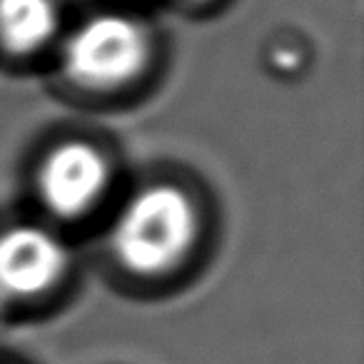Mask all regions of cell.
I'll return each mask as SVG.
<instances>
[{"label": "cell", "instance_id": "cell-6", "mask_svg": "<svg viewBox=\"0 0 364 364\" xmlns=\"http://www.w3.org/2000/svg\"><path fill=\"white\" fill-rule=\"evenodd\" d=\"M274 63H277L279 68H289V65H294V55L292 53H277V55H274Z\"/></svg>", "mask_w": 364, "mask_h": 364}, {"label": "cell", "instance_id": "cell-3", "mask_svg": "<svg viewBox=\"0 0 364 364\" xmlns=\"http://www.w3.org/2000/svg\"><path fill=\"white\" fill-rule=\"evenodd\" d=\"M68 250L41 225H16L0 235V292L36 297L50 289L68 269Z\"/></svg>", "mask_w": 364, "mask_h": 364}, {"label": "cell", "instance_id": "cell-1", "mask_svg": "<svg viewBox=\"0 0 364 364\" xmlns=\"http://www.w3.org/2000/svg\"><path fill=\"white\" fill-rule=\"evenodd\" d=\"M198 235V210L175 185L145 188L122 208L112 250L130 272L160 274L180 262Z\"/></svg>", "mask_w": 364, "mask_h": 364}, {"label": "cell", "instance_id": "cell-2", "mask_svg": "<svg viewBox=\"0 0 364 364\" xmlns=\"http://www.w3.org/2000/svg\"><path fill=\"white\" fill-rule=\"evenodd\" d=\"M150 38L142 23L120 13L85 21L65 43L63 68L85 87H115L145 68Z\"/></svg>", "mask_w": 364, "mask_h": 364}, {"label": "cell", "instance_id": "cell-5", "mask_svg": "<svg viewBox=\"0 0 364 364\" xmlns=\"http://www.w3.org/2000/svg\"><path fill=\"white\" fill-rule=\"evenodd\" d=\"M60 26L55 0H0V46L16 55L41 50Z\"/></svg>", "mask_w": 364, "mask_h": 364}, {"label": "cell", "instance_id": "cell-4", "mask_svg": "<svg viewBox=\"0 0 364 364\" xmlns=\"http://www.w3.org/2000/svg\"><path fill=\"white\" fill-rule=\"evenodd\" d=\"M110 167L87 142H65L48 155L41 172V193L55 215L75 218L90 210L107 188Z\"/></svg>", "mask_w": 364, "mask_h": 364}]
</instances>
